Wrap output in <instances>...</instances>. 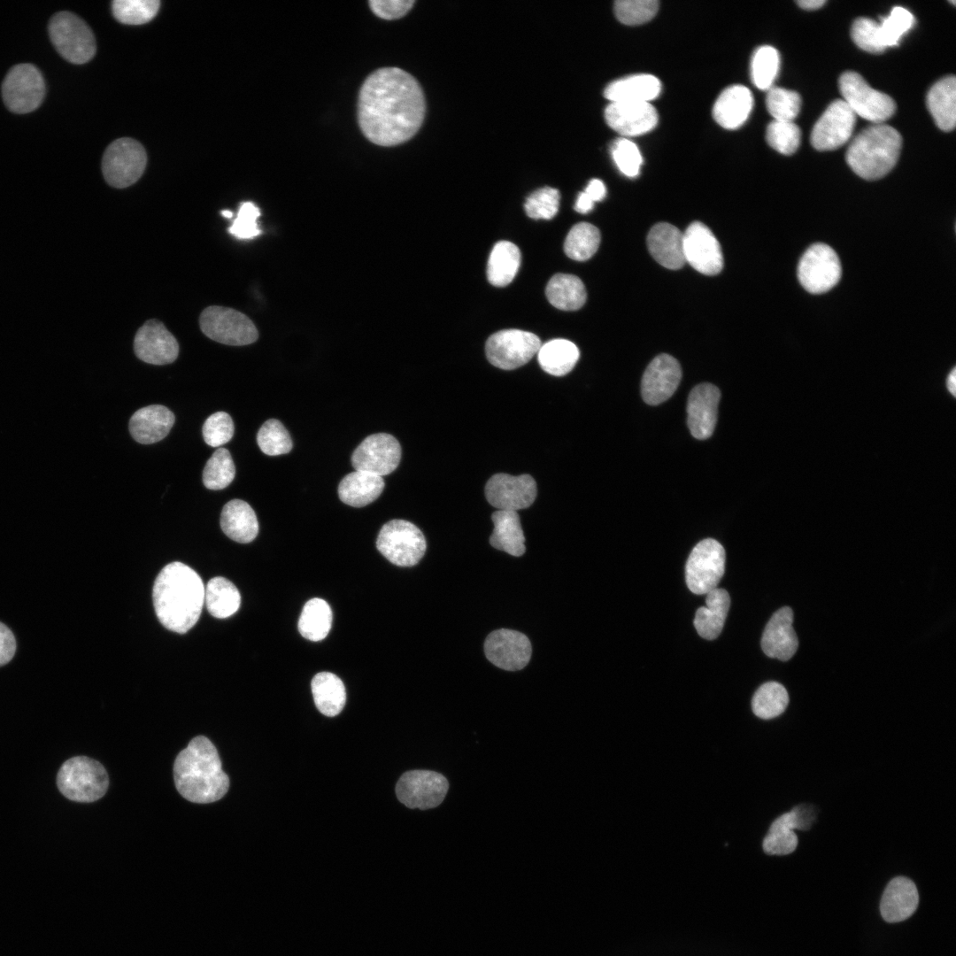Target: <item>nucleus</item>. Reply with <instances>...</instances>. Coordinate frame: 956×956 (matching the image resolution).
I'll list each match as a JSON object with an SVG mask.
<instances>
[{
	"mask_svg": "<svg viewBox=\"0 0 956 956\" xmlns=\"http://www.w3.org/2000/svg\"><path fill=\"white\" fill-rule=\"evenodd\" d=\"M426 112L423 90L398 67L374 71L363 82L358 99V122L373 143L390 147L412 138Z\"/></svg>",
	"mask_w": 956,
	"mask_h": 956,
	"instance_id": "1",
	"label": "nucleus"
},
{
	"mask_svg": "<svg viewBox=\"0 0 956 956\" xmlns=\"http://www.w3.org/2000/svg\"><path fill=\"white\" fill-rule=\"evenodd\" d=\"M153 605L160 623L184 634L198 621L204 603V586L198 574L181 562L167 564L157 576Z\"/></svg>",
	"mask_w": 956,
	"mask_h": 956,
	"instance_id": "2",
	"label": "nucleus"
},
{
	"mask_svg": "<svg viewBox=\"0 0 956 956\" xmlns=\"http://www.w3.org/2000/svg\"><path fill=\"white\" fill-rule=\"evenodd\" d=\"M176 790L187 800L209 804L222 798L228 790L229 779L222 770L215 745L204 736L191 739L177 755L173 764Z\"/></svg>",
	"mask_w": 956,
	"mask_h": 956,
	"instance_id": "3",
	"label": "nucleus"
},
{
	"mask_svg": "<svg viewBox=\"0 0 956 956\" xmlns=\"http://www.w3.org/2000/svg\"><path fill=\"white\" fill-rule=\"evenodd\" d=\"M901 146L902 137L898 130L883 123L874 124L854 137L845 159L856 174L874 181L883 177L895 166Z\"/></svg>",
	"mask_w": 956,
	"mask_h": 956,
	"instance_id": "4",
	"label": "nucleus"
},
{
	"mask_svg": "<svg viewBox=\"0 0 956 956\" xmlns=\"http://www.w3.org/2000/svg\"><path fill=\"white\" fill-rule=\"evenodd\" d=\"M57 786L66 798L90 803L103 798L109 786L108 774L97 760L73 757L63 763L57 775Z\"/></svg>",
	"mask_w": 956,
	"mask_h": 956,
	"instance_id": "5",
	"label": "nucleus"
},
{
	"mask_svg": "<svg viewBox=\"0 0 956 956\" xmlns=\"http://www.w3.org/2000/svg\"><path fill=\"white\" fill-rule=\"evenodd\" d=\"M50 38L58 52L73 64L89 62L96 54V39L90 27L69 12L54 14L49 23Z\"/></svg>",
	"mask_w": 956,
	"mask_h": 956,
	"instance_id": "6",
	"label": "nucleus"
},
{
	"mask_svg": "<svg viewBox=\"0 0 956 956\" xmlns=\"http://www.w3.org/2000/svg\"><path fill=\"white\" fill-rule=\"evenodd\" d=\"M376 547L392 564L412 567L424 556L427 544L424 535L413 523L391 520L382 527Z\"/></svg>",
	"mask_w": 956,
	"mask_h": 956,
	"instance_id": "7",
	"label": "nucleus"
},
{
	"mask_svg": "<svg viewBox=\"0 0 956 956\" xmlns=\"http://www.w3.org/2000/svg\"><path fill=\"white\" fill-rule=\"evenodd\" d=\"M199 326L208 338L227 345H247L258 338V331L252 320L244 313L228 307H206L199 316Z\"/></svg>",
	"mask_w": 956,
	"mask_h": 956,
	"instance_id": "8",
	"label": "nucleus"
},
{
	"mask_svg": "<svg viewBox=\"0 0 956 956\" xmlns=\"http://www.w3.org/2000/svg\"><path fill=\"white\" fill-rule=\"evenodd\" d=\"M838 86L843 100L854 114L874 124L883 123L896 111L894 100L870 87L858 73L847 71L842 73Z\"/></svg>",
	"mask_w": 956,
	"mask_h": 956,
	"instance_id": "9",
	"label": "nucleus"
},
{
	"mask_svg": "<svg viewBox=\"0 0 956 956\" xmlns=\"http://www.w3.org/2000/svg\"><path fill=\"white\" fill-rule=\"evenodd\" d=\"M147 154L143 146L132 138H120L105 150L102 172L106 182L113 188L124 189L136 182L143 173Z\"/></svg>",
	"mask_w": 956,
	"mask_h": 956,
	"instance_id": "10",
	"label": "nucleus"
},
{
	"mask_svg": "<svg viewBox=\"0 0 956 956\" xmlns=\"http://www.w3.org/2000/svg\"><path fill=\"white\" fill-rule=\"evenodd\" d=\"M725 559V550L715 539L705 538L698 543L685 567L689 590L694 594L704 595L717 588L724 574Z\"/></svg>",
	"mask_w": 956,
	"mask_h": 956,
	"instance_id": "11",
	"label": "nucleus"
},
{
	"mask_svg": "<svg viewBox=\"0 0 956 956\" xmlns=\"http://www.w3.org/2000/svg\"><path fill=\"white\" fill-rule=\"evenodd\" d=\"M542 343L537 335L520 329H505L491 335L486 342L487 358L493 366L513 370L528 363Z\"/></svg>",
	"mask_w": 956,
	"mask_h": 956,
	"instance_id": "12",
	"label": "nucleus"
},
{
	"mask_svg": "<svg viewBox=\"0 0 956 956\" xmlns=\"http://www.w3.org/2000/svg\"><path fill=\"white\" fill-rule=\"evenodd\" d=\"M45 83L41 72L32 64L14 66L6 74L2 85L5 106L15 113L30 112L42 104Z\"/></svg>",
	"mask_w": 956,
	"mask_h": 956,
	"instance_id": "13",
	"label": "nucleus"
},
{
	"mask_svg": "<svg viewBox=\"0 0 956 956\" xmlns=\"http://www.w3.org/2000/svg\"><path fill=\"white\" fill-rule=\"evenodd\" d=\"M841 277V264L836 251L825 243L811 245L801 257L798 278L812 294H821L836 285Z\"/></svg>",
	"mask_w": 956,
	"mask_h": 956,
	"instance_id": "14",
	"label": "nucleus"
},
{
	"mask_svg": "<svg viewBox=\"0 0 956 956\" xmlns=\"http://www.w3.org/2000/svg\"><path fill=\"white\" fill-rule=\"evenodd\" d=\"M449 783L444 775L430 770H411L401 775L396 785L398 800L409 808L427 810L444 799Z\"/></svg>",
	"mask_w": 956,
	"mask_h": 956,
	"instance_id": "15",
	"label": "nucleus"
},
{
	"mask_svg": "<svg viewBox=\"0 0 956 956\" xmlns=\"http://www.w3.org/2000/svg\"><path fill=\"white\" fill-rule=\"evenodd\" d=\"M401 459L399 442L387 433L373 434L365 438L351 455L356 471L383 476L392 473Z\"/></svg>",
	"mask_w": 956,
	"mask_h": 956,
	"instance_id": "16",
	"label": "nucleus"
},
{
	"mask_svg": "<svg viewBox=\"0 0 956 956\" xmlns=\"http://www.w3.org/2000/svg\"><path fill=\"white\" fill-rule=\"evenodd\" d=\"M856 115L843 99L833 101L814 124L811 143L818 150H832L851 137Z\"/></svg>",
	"mask_w": 956,
	"mask_h": 956,
	"instance_id": "17",
	"label": "nucleus"
},
{
	"mask_svg": "<svg viewBox=\"0 0 956 956\" xmlns=\"http://www.w3.org/2000/svg\"><path fill=\"white\" fill-rule=\"evenodd\" d=\"M483 649L490 663L506 671L524 668L532 653L531 643L527 636L507 628L490 633L485 639Z\"/></svg>",
	"mask_w": 956,
	"mask_h": 956,
	"instance_id": "18",
	"label": "nucleus"
},
{
	"mask_svg": "<svg viewBox=\"0 0 956 956\" xmlns=\"http://www.w3.org/2000/svg\"><path fill=\"white\" fill-rule=\"evenodd\" d=\"M683 253L685 263L703 274H717L723 267L721 245L702 222L691 223L683 233Z\"/></svg>",
	"mask_w": 956,
	"mask_h": 956,
	"instance_id": "19",
	"label": "nucleus"
},
{
	"mask_svg": "<svg viewBox=\"0 0 956 956\" xmlns=\"http://www.w3.org/2000/svg\"><path fill=\"white\" fill-rule=\"evenodd\" d=\"M488 502L498 510L515 511L530 506L536 497V483L529 474H494L485 486Z\"/></svg>",
	"mask_w": 956,
	"mask_h": 956,
	"instance_id": "20",
	"label": "nucleus"
},
{
	"mask_svg": "<svg viewBox=\"0 0 956 956\" xmlns=\"http://www.w3.org/2000/svg\"><path fill=\"white\" fill-rule=\"evenodd\" d=\"M134 351L142 361L161 366L173 363L177 358L179 344L161 321L151 319L137 330L134 338Z\"/></svg>",
	"mask_w": 956,
	"mask_h": 956,
	"instance_id": "21",
	"label": "nucleus"
},
{
	"mask_svg": "<svg viewBox=\"0 0 956 956\" xmlns=\"http://www.w3.org/2000/svg\"><path fill=\"white\" fill-rule=\"evenodd\" d=\"M682 379L679 362L668 354L655 357L645 369L641 393L644 401L657 405L667 400L678 388Z\"/></svg>",
	"mask_w": 956,
	"mask_h": 956,
	"instance_id": "22",
	"label": "nucleus"
},
{
	"mask_svg": "<svg viewBox=\"0 0 956 956\" xmlns=\"http://www.w3.org/2000/svg\"><path fill=\"white\" fill-rule=\"evenodd\" d=\"M608 126L625 136L648 133L658 123V112L648 102H611L605 110Z\"/></svg>",
	"mask_w": 956,
	"mask_h": 956,
	"instance_id": "23",
	"label": "nucleus"
},
{
	"mask_svg": "<svg viewBox=\"0 0 956 956\" xmlns=\"http://www.w3.org/2000/svg\"><path fill=\"white\" fill-rule=\"evenodd\" d=\"M719 389L711 383L694 387L687 402V423L691 435L699 440L709 438L717 422Z\"/></svg>",
	"mask_w": 956,
	"mask_h": 956,
	"instance_id": "24",
	"label": "nucleus"
},
{
	"mask_svg": "<svg viewBox=\"0 0 956 956\" xmlns=\"http://www.w3.org/2000/svg\"><path fill=\"white\" fill-rule=\"evenodd\" d=\"M793 612L790 607L778 609L767 621L761 637L764 653L783 661L793 657L798 648V636L793 628Z\"/></svg>",
	"mask_w": 956,
	"mask_h": 956,
	"instance_id": "25",
	"label": "nucleus"
},
{
	"mask_svg": "<svg viewBox=\"0 0 956 956\" xmlns=\"http://www.w3.org/2000/svg\"><path fill=\"white\" fill-rule=\"evenodd\" d=\"M175 421L174 414L161 405H150L137 410L130 418L129 432L143 444H151L164 439Z\"/></svg>",
	"mask_w": 956,
	"mask_h": 956,
	"instance_id": "26",
	"label": "nucleus"
},
{
	"mask_svg": "<svg viewBox=\"0 0 956 956\" xmlns=\"http://www.w3.org/2000/svg\"><path fill=\"white\" fill-rule=\"evenodd\" d=\"M919 904V893L914 883L905 876L890 881L882 896L880 911L888 922H899L909 918Z\"/></svg>",
	"mask_w": 956,
	"mask_h": 956,
	"instance_id": "27",
	"label": "nucleus"
},
{
	"mask_svg": "<svg viewBox=\"0 0 956 956\" xmlns=\"http://www.w3.org/2000/svg\"><path fill=\"white\" fill-rule=\"evenodd\" d=\"M647 246L653 258L664 267L675 270L685 264L683 233L669 223L660 222L651 228Z\"/></svg>",
	"mask_w": 956,
	"mask_h": 956,
	"instance_id": "28",
	"label": "nucleus"
},
{
	"mask_svg": "<svg viewBox=\"0 0 956 956\" xmlns=\"http://www.w3.org/2000/svg\"><path fill=\"white\" fill-rule=\"evenodd\" d=\"M753 107V96L743 85H732L725 89L713 107L715 121L727 129L741 127L748 119Z\"/></svg>",
	"mask_w": 956,
	"mask_h": 956,
	"instance_id": "29",
	"label": "nucleus"
},
{
	"mask_svg": "<svg viewBox=\"0 0 956 956\" xmlns=\"http://www.w3.org/2000/svg\"><path fill=\"white\" fill-rule=\"evenodd\" d=\"M220 527L230 539L241 544L251 543L258 533V522L254 510L241 499L230 500L223 506Z\"/></svg>",
	"mask_w": 956,
	"mask_h": 956,
	"instance_id": "30",
	"label": "nucleus"
},
{
	"mask_svg": "<svg viewBox=\"0 0 956 956\" xmlns=\"http://www.w3.org/2000/svg\"><path fill=\"white\" fill-rule=\"evenodd\" d=\"M661 91L659 80L640 73L616 80L606 86L604 96L611 102H650Z\"/></svg>",
	"mask_w": 956,
	"mask_h": 956,
	"instance_id": "31",
	"label": "nucleus"
},
{
	"mask_svg": "<svg viewBox=\"0 0 956 956\" xmlns=\"http://www.w3.org/2000/svg\"><path fill=\"white\" fill-rule=\"evenodd\" d=\"M705 595V606L697 610L694 626L701 637L713 640L723 628L730 606V598L726 590L719 588Z\"/></svg>",
	"mask_w": 956,
	"mask_h": 956,
	"instance_id": "32",
	"label": "nucleus"
},
{
	"mask_svg": "<svg viewBox=\"0 0 956 956\" xmlns=\"http://www.w3.org/2000/svg\"><path fill=\"white\" fill-rule=\"evenodd\" d=\"M491 520L494 529L490 536V545L514 557L523 555L525 536L517 512L497 510L491 515Z\"/></svg>",
	"mask_w": 956,
	"mask_h": 956,
	"instance_id": "33",
	"label": "nucleus"
},
{
	"mask_svg": "<svg viewBox=\"0 0 956 956\" xmlns=\"http://www.w3.org/2000/svg\"><path fill=\"white\" fill-rule=\"evenodd\" d=\"M384 485L382 476L355 470L340 482L339 498L348 505L363 507L378 498Z\"/></svg>",
	"mask_w": 956,
	"mask_h": 956,
	"instance_id": "34",
	"label": "nucleus"
},
{
	"mask_svg": "<svg viewBox=\"0 0 956 956\" xmlns=\"http://www.w3.org/2000/svg\"><path fill=\"white\" fill-rule=\"evenodd\" d=\"M927 107L937 126L949 132L956 122V79L946 76L937 81L927 95Z\"/></svg>",
	"mask_w": 956,
	"mask_h": 956,
	"instance_id": "35",
	"label": "nucleus"
},
{
	"mask_svg": "<svg viewBox=\"0 0 956 956\" xmlns=\"http://www.w3.org/2000/svg\"><path fill=\"white\" fill-rule=\"evenodd\" d=\"M311 686L315 705L322 714L333 717L342 712L346 702V690L337 675L329 672L318 673Z\"/></svg>",
	"mask_w": 956,
	"mask_h": 956,
	"instance_id": "36",
	"label": "nucleus"
},
{
	"mask_svg": "<svg viewBox=\"0 0 956 956\" xmlns=\"http://www.w3.org/2000/svg\"><path fill=\"white\" fill-rule=\"evenodd\" d=\"M536 354L541 368L554 376L568 374L580 356L574 343L560 338L542 344Z\"/></svg>",
	"mask_w": 956,
	"mask_h": 956,
	"instance_id": "37",
	"label": "nucleus"
},
{
	"mask_svg": "<svg viewBox=\"0 0 956 956\" xmlns=\"http://www.w3.org/2000/svg\"><path fill=\"white\" fill-rule=\"evenodd\" d=\"M545 293L554 307L564 311L578 310L584 305L587 297L581 279L567 274L553 275L546 286Z\"/></svg>",
	"mask_w": 956,
	"mask_h": 956,
	"instance_id": "38",
	"label": "nucleus"
},
{
	"mask_svg": "<svg viewBox=\"0 0 956 956\" xmlns=\"http://www.w3.org/2000/svg\"><path fill=\"white\" fill-rule=\"evenodd\" d=\"M520 264V251L513 243L500 241L493 247L487 267L489 281L496 287L512 282Z\"/></svg>",
	"mask_w": 956,
	"mask_h": 956,
	"instance_id": "39",
	"label": "nucleus"
},
{
	"mask_svg": "<svg viewBox=\"0 0 956 956\" xmlns=\"http://www.w3.org/2000/svg\"><path fill=\"white\" fill-rule=\"evenodd\" d=\"M204 602L211 615L225 619L237 612L241 595L234 583L218 576L211 579L204 588Z\"/></svg>",
	"mask_w": 956,
	"mask_h": 956,
	"instance_id": "40",
	"label": "nucleus"
},
{
	"mask_svg": "<svg viewBox=\"0 0 956 956\" xmlns=\"http://www.w3.org/2000/svg\"><path fill=\"white\" fill-rule=\"evenodd\" d=\"M332 619V611L328 604L321 598H312L303 607L298 621V630L308 640L320 641L328 636Z\"/></svg>",
	"mask_w": 956,
	"mask_h": 956,
	"instance_id": "41",
	"label": "nucleus"
},
{
	"mask_svg": "<svg viewBox=\"0 0 956 956\" xmlns=\"http://www.w3.org/2000/svg\"><path fill=\"white\" fill-rule=\"evenodd\" d=\"M789 704L788 692L777 682H767L755 691L752 699L753 713L764 720L773 719L782 714Z\"/></svg>",
	"mask_w": 956,
	"mask_h": 956,
	"instance_id": "42",
	"label": "nucleus"
},
{
	"mask_svg": "<svg viewBox=\"0 0 956 956\" xmlns=\"http://www.w3.org/2000/svg\"><path fill=\"white\" fill-rule=\"evenodd\" d=\"M798 844L794 832V822L790 812L776 818L763 840V850L769 855H787L793 852Z\"/></svg>",
	"mask_w": 956,
	"mask_h": 956,
	"instance_id": "43",
	"label": "nucleus"
},
{
	"mask_svg": "<svg viewBox=\"0 0 956 956\" xmlns=\"http://www.w3.org/2000/svg\"><path fill=\"white\" fill-rule=\"evenodd\" d=\"M600 243L599 230L592 224L581 222L572 227L564 243L567 256L576 261L591 258Z\"/></svg>",
	"mask_w": 956,
	"mask_h": 956,
	"instance_id": "44",
	"label": "nucleus"
},
{
	"mask_svg": "<svg viewBox=\"0 0 956 956\" xmlns=\"http://www.w3.org/2000/svg\"><path fill=\"white\" fill-rule=\"evenodd\" d=\"M780 69V55L769 45L758 48L751 61V78L753 84L762 90L773 87Z\"/></svg>",
	"mask_w": 956,
	"mask_h": 956,
	"instance_id": "45",
	"label": "nucleus"
},
{
	"mask_svg": "<svg viewBox=\"0 0 956 956\" xmlns=\"http://www.w3.org/2000/svg\"><path fill=\"white\" fill-rule=\"evenodd\" d=\"M235 474V467L230 452L225 448H219L204 466L203 483L209 490H222L233 482Z\"/></svg>",
	"mask_w": 956,
	"mask_h": 956,
	"instance_id": "46",
	"label": "nucleus"
},
{
	"mask_svg": "<svg viewBox=\"0 0 956 956\" xmlns=\"http://www.w3.org/2000/svg\"><path fill=\"white\" fill-rule=\"evenodd\" d=\"M158 0H115L112 4L114 18L126 25H142L150 21L158 13Z\"/></svg>",
	"mask_w": 956,
	"mask_h": 956,
	"instance_id": "47",
	"label": "nucleus"
},
{
	"mask_svg": "<svg viewBox=\"0 0 956 956\" xmlns=\"http://www.w3.org/2000/svg\"><path fill=\"white\" fill-rule=\"evenodd\" d=\"M257 443L262 452L269 456L289 453L293 445L288 430L276 419H269L260 427Z\"/></svg>",
	"mask_w": 956,
	"mask_h": 956,
	"instance_id": "48",
	"label": "nucleus"
},
{
	"mask_svg": "<svg viewBox=\"0 0 956 956\" xmlns=\"http://www.w3.org/2000/svg\"><path fill=\"white\" fill-rule=\"evenodd\" d=\"M766 104L774 120L793 121L800 111L801 97L796 91L772 87L767 90Z\"/></svg>",
	"mask_w": 956,
	"mask_h": 956,
	"instance_id": "49",
	"label": "nucleus"
},
{
	"mask_svg": "<svg viewBox=\"0 0 956 956\" xmlns=\"http://www.w3.org/2000/svg\"><path fill=\"white\" fill-rule=\"evenodd\" d=\"M914 23V16L908 10L901 6L893 7L889 16L882 18L879 23L881 39L886 49L898 45L902 36L912 29Z\"/></svg>",
	"mask_w": 956,
	"mask_h": 956,
	"instance_id": "50",
	"label": "nucleus"
},
{
	"mask_svg": "<svg viewBox=\"0 0 956 956\" xmlns=\"http://www.w3.org/2000/svg\"><path fill=\"white\" fill-rule=\"evenodd\" d=\"M766 138L776 151L790 155L800 144L801 132L793 121L773 120L767 127Z\"/></svg>",
	"mask_w": 956,
	"mask_h": 956,
	"instance_id": "51",
	"label": "nucleus"
},
{
	"mask_svg": "<svg viewBox=\"0 0 956 956\" xmlns=\"http://www.w3.org/2000/svg\"><path fill=\"white\" fill-rule=\"evenodd\" d=\"M656 0H618L614 3L616 18L623 24L635 26L645 23L657 13Z\"/></svg>",
	"mask_w": 956,
	"mask_h": 956,
	"instance_id": "52",
	"label": "nucleus"
},
{
	"mask_svg": "<svg viewBox=\"0 0 956 956\" xmlns=\"http://www.w3.org/2000/svg\"><path fill=\"white\" fill-rule=\"evenodd\" d=\"M560 195L558 189L544 187L531 193L524 208L527 215L535 220H551L558 212Z\"/></svg>",
	"mask_w": 956,
	"mask_h": 956,
	"instance_id": "53",
	"label": "nucleus"
},
{
	"mask_svg": "<svg viewBox=\"0 0 956 956\" xmlns=\"http://www.w3.org/2000/svg\"><path fill=\"white\" fill-rule=\"evenodd\" d=\"M851 36L858 47L869 53L880 54L886 50L881 39L879 23L871 19L861 17L855 19Z\"/></svg>",
	"mask_w": 956,
	"mask_h": 956,
	"instance_id": "54",
	"label": "nucleus"
},
{
	"mask_svg": "<svg viewBox=\"0 0 956 956\" xmlns=\"http://www.w3.org/2000/svg\"><path fill=\"white\" fill-rule=\"evenodd\" d=\"M611 154L619 170L628 177L639 174L643 163L638 147L627 138L616 139L611 146Z\"/></svg>",
	"mask_w": 956,
	"mask_h": 956,
	"instance_id": "55",
	"label": "nucleus"
},
{
	"mask_svg": "<svg viewBox=\"0 0 956 956\" xmlns=\"http://www.w3.org/2000/svg\"><path fill=\"white\" fill-rule=\"evenodd\" d=\"M235 427L231 416L226 412L210 415L202 428L204 442L212 447L221 446L231 440Z\"/></svg>",
	"mask_w": 956,
	"mask_h": 956,
	"instance_id": "56",
	"label": "nucleus"
},
{
	"mask_svg": "<svg viewBox=\"0 0 956 956\" xmlns=\"http://www.w3.org/2000/svg\"><path fill=\"white\" fill-rule=\"evenodd\" d=\"M259 209L251 202L242 203L237 217L233 220L227 231L237 239H251L261 234L258 226Z\"/></svg>",
	"mask_w": 956,
	"mask_h": 956,
	"instance_id": "57",
	"label": "nucleus"
},
{
	"mask_svg": "<svg viewBox=\"0 0 956 956\" xmlns=\"http://www.w3.org/2000/svg\"><path fill=\"white\" fill-rule=\"evenodd\" d=\"M414 3V0H371L368 4L377 17L390 20L405 16Z\"/></svg>",
	"mask_w": 956,
	"mask_h": 956,
	"instance_id": "58",
	"label": "nucleus"
},
{
	"mask_svg": "<svg viewBox=\"0 0 956 956\" xmlns=\"http://www.w3.org/2000/svg\"><path fill=\"white\" fill-rule=\"evenodd\" d=\"M16 651V640L12 630L0 621V667L9 663Z\"/></svg>",
	"mask_w": 956,
	"mask_h": 956,
	"instance_id": "59",
	"label": "nucleus"
},
{
	"mask_svg": "<svg viewBox=\"0 0 956 956\" xmlns=\"http://www.w3.org/2000/svg\"><path fill=\"white\" fill-rule=\"evenodd\" d=\"M584 192L595 203L601 201L605 197L606 189L602 181L598 179H592L589 182Z\"/></svg>",
	"mask_w": 956,
	"mask_h": 956,
	"instance_id": "60",
	"label": "nucleus"
},
{
	"mask_svg": "<svg viewBox=\"0 0 956 956\" xmlns=\"http://www.w3.org/2000/svg\"><path fill=\"white\" fill-rule=\"evenodd\" d=\"M594 207V202L588 197L583 191L578 195L576 203L574 204V210L581 213H587Z\"/></svg>",
	"mask_w": 956,
	"mask_h": 956,
	"instance_id": "61",
	"label": "nucleus"
},
{
	"mask_svg": "<svg viewBox=\"0 0 956 956\" xmlns=\"http://www.w3.org/2000/svg\"><path fill=\"white\" fill-rule=\"evenodd\" d=\"M944 385L948 394L955 399L956 397V367L953 366L946 375Z\"/></svg>",
	"mask_w": 956,
	"mask_h": 956,
	"instance_id": "62",
	"label": "nucleus"
},
{
	"mask_svg": "<svg viewBox=\"0 0 956 956\" xmlns=\"http://www.w3.org/2000/svg\"><path fill=\"white\" fill-rule=\"evenodd\" d=\"M826 3L825 0H800L797 4L805 10L813 11L821 8Z\"/></svg>",
	"mask_w": 956,
	"mask_h": 956,
	"instance_id": "63",
	"label": "nucleus"
},
{
	"mask_svg": "<svg viewBox=\"0 0 956 956\" xmlns=\"http://www.w3.org/2000/svg\"><path fill=\"white\" fill-rule=\"evenodd\" d=\"M220 213L223 217L227 219H231L233 217V212L227 210H223L220 212Z\"/></svg>",
	"mask_w": 956,
	"mask_h": 956,
	"instance_id": "64",
	"label": "nucleus"
}]
</instances>
